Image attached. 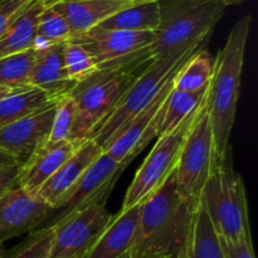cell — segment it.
<instances>
[{
    "label": "cell",
    "instance_id": "6da1fadb",
    "mask_svg": "<svg viewBox=\"0 0 258 258\" xmlns=\"http://www.w3.org/2000/svg\"><path fill=\"white\" fill-rule=\"evenodd\" d=\"M196 209L178 193L173 171L158 190L141 202L131 258L185 256Z\"/></svg>",
    "mask_w": 258,
    "mask_h": 258
},
{
    "label": "cell",
    "instance_id": "7a4b0ae2",
    "mask_svg": "<svg viewBox=\"0 0 258 258\" xmlns=\"http://www.w3.org/2000/svg\"><path fill=\"white\" fill-rule=\"evenodd\" d=\"M251 25V15L241 18L232 28L226 44L216 58L213 77L207 92V111L213 133V164L224 163L229 156V138L236 120Z\"/></svg>",
    "mask_w": 258,
    "mask_h": 258
},
{
    "label": "cell",
    "instance_id": "3957f363",
    "mask_svg": "<svg viewBox=\"0 0 258 258\" xmlns=\"http://www.w3.org/2000/svg\"><path fill=\"white\" fill-rule=\"evenodd\" d=\"M159 5L160 23L150 47L153 60L204 47L227 8L217 0H159Z\"/></svg>",
    "mask_w": 258,
    "mask_h": 258
},
{
    "label": "cell",
    "instance_id": "277c9868",
    "mask_svg": "<svg viewBox=\"0 0 258 258\" xmlns=\"http://www.w3.org/2000/svg\"><path fill=\"white\" fill-rule=\"evenodd\" d=\"M198 206L206 212L219 238L231 242L252 239L246 188L229 158L212 165Z\"/></svg>",
    "mask_w": 258,
    "mask_h": 258
},
{
    "label": "cell",
    "instance_id": "5b68a950",
    "mask_svg": "<svg viewBox=\"0 0 258 258\" xmlns=\"http://www.w3.org/2000/svg\"><path fill=\"white\" fill-rule=\"evenodd\" d=\"M144 68L97 70L76 83L70 93L76 112L68 141L77 149L86 143L92 131L112 112Z\"/></svg>",
    "mask_w": 258,
    "mask_h": 258
},
{
    "label": "cell",
    "instance_id": "8992f818",
    "mask_svg": "<svg viewBox=\"0 0 258 258\" xmlns=\"http://www.w3.org/2000/svg\"><path fill=\"white\" fill-rule=\"evenodd\" d=\"M206 47V45H204ZM201 48L188 50L171 57L154 59L141 71L122 96L112 112L92 131L88 140H93L101 149H105L111 139L144 108L148 107L159 95L164 86L175 76L181 66Z\"/></svg>",
    "mask_w": 258,
    "mask_h": 258
},
{
    "label": "cell",
    "instance_id": "52a82bcc",
    "mask_svg": "<svg viewBox=\"0 0 258 258\" xmlns=\"http://www.w3.org/2000/svg\"><path fill=\"white\" fill-rule=\"evenodd\" d=\"M70 40L82 45L97 70H141L151 62L153 32L107 30L95 27Z\"/></svg>",
    "mask_w": 258,
    "mask_h": 258
},
{
    "label": "cell",
    "instance_id": "ba28073f",
    "mask_svg": "<svg viewBox=\"0 0 258 258\" xmlns=\"http://www.w3.org/2000/svg\"><path fill=\"white\" fill-rule=\"evenodd\" d=\"M213 164V133L207 111V96L185 136L178 164L175 183L178 193L194 209Z\"/></svg>",
    "mask_w": 258,
    "mask_h": 258
},
{
    "label": "cell",
    "instance_id": "9c48e42d",
    "mask_svg": "<svg viewBox=\"0 0 258 258\" xmlns=\"http://www.w3.org/2000/svg\"><path fill=\"white\" fill-rule=\"evenodd\" d=\"M199 107L173 131L159 136L153 150L136 171L135 178L126 191L121 209L131 208L145 201L150 194L158 190L175 170L181 146Z\"/></svg>",
    "mask_w": 258,
    "mask_h": 258
},
{
    "label": "cell",
    "instance_id": "30bf717a",
    "mask_svg": "<svg viewBox=\"0 0 258 258\" xmlns=\"http://www.w3.org/2000/svg\"><path fill=\"white\" fill-rule=\"evenodd\" d=\"M106 202H96L76 212L53 229L48 258H82L112 221Z\"/></svg>",
    "mask_w": 258,
    "mask_h": 258
},
{
    "label": "cell",
    "instance_id": "8fae6325",
    "mask_svg": "<svg viewBox=\"0 0 258 258\" xmlns=\"http://www.w3.org/2000/svg\"><path fill=\"white\" fill-rule=\"evenodd\" d=\"M128 164L117 163L108 154L103 153L93 161L80 180L66 194L64 198L53 209L52 216L43 228H49L64 221L76 212L96 202H106L117 181L118 176Z\"/></svg>",
    "mask_w": 258,
    "mask_h": 258
},
{
    "label": "cell",
    "instance_id": "7c38bea8",
    "mask_svg": "<svg viewBox=\"0 0 258 258\" xmlns=\"http://www.w3.org/2000/svg\"><path fill=\"white\" fill-rule=\"evenodd\" d=\"M173 78L164 86L163 90L148 107L128 121L111 139L110 143L102 150L103 153L108 154L117 163L130 164L131 160L140 154L153 139L158 138L161 113L168 95L173 88Z\"/></svg>",
    "mask_w": 258,
    "mask_h": 258
},
{
    "label": "cell",
    "instance_id": "4fadbf2b",
    "mask_svg": "<svg viewBox=\"0 0 258 258\" xmlns=\"http://www.w3.org/2000/svg\"><path fill=\"white\" fill-rule=\"evenodd\" d=\"M53 208L38 196L14 186L0 197V241L43 229Z\"/></svg>",
    "mask_w": 258,
    "mask_h": 258
},
{
    "label": "cell",
    "instance_id": "5bb4252c",
    "mask_svg": "<svg viewBox=\"0 0 258 258\" xmlns=\"http://www.w3.org/2000/svg\"><path fill=\"white\" fill-rule=\"evenodd\" d=\"M55 102L32 115L0 126V150L14 156L19 163H24L49 136Z\"/></svg>",
    "mask_w": 258,
    "mask_h": 258
},
{
    "label": "cell",
    "instance_id": "9a60e30c",
    "mask_svg": "<svg viewBox=\"0 0 258 258\" xmlns=\"http://www.w3.org/2000/svg\"><path fill=\"white\" fill-rule=\"evenodd\" d=\"M76 150L77 148L68 140L55 144L45 140L30 154L24 163H22L18 186L33 196H37L43 184L75 154Z\"/></svg>",
    "mask_w": 258,
    "mask_h": 258
},
{
    "label": "cell",
    "instance_id": "2e32d148",
    "mask_svg": "<svg viewBox=\"0 0 258 258\" xmlns=\"http://www.w3.org/2000/svg\"><path fill=\"white\" fill-rule=\"evenodd\" d=\"M101 154L102 149L93 140L83 143L75 154L43 184L37 196L54 209Z\"/></svg>",
    "mask_w": 258,
    "mask_h": 258
},
{
    "label": "cell",
    "instance_id": "e0dca14e",
    "mask_svg": "<svg viewBox=\"0 0 258 258\" xmlns=\"http://www.w3.org/2000/svg\"><path fill=\"white\" fill-rule=\"evenodd\" d=\"M141 204V203H140ZM140 204L121 209L82 258H131Z\"/></svg>",
    "mask_w": 258,
    "mask_h": 258
},
{
    "label": "cell",
    "instance_id": "ac0fdd59",
    "mask_svg": "<svg viewBox=\"0 0 258 258\" xmlns=\"http://www.w3.org/2000/svg\"><path fill=\"white\" fill-rule=\"evenodd\" d=\"M64 44V43H63ZM63 44L35 53V60L29 76V86L45 91L54 100L70 95L76 86L70 77L63 59Z\"/></svg>",
    "mask_w": 258,
    "mask_h": 258
},
{
    "label": "cell",
    "instance_id": "d6986e66",
    "mask_svg": "<svg viewBox=\"0 0 258 258\" xmlns=\"http://www.w3.org/2000/svg\"><path fill=\"white\" fill-rule=\"evenodd\" d=\"M133 5L115 0H64L53 5L70 27L72 37L88 32L92 28Z\"/></svg>",
    "mask_w": 258,
    "mask_h": 258
},
{
    "label": "cell",
    "instance_id": "ffe728a7",
    "mask_svg": "<svg viewBox=\"0 0 258 258\" xmlns=\"http://www.w3.org/2000/svg\"><path fill=\"white\" fill-rule=\"evenodd\" d=\"M44 9L42 0H34L0 38V58L9 57L32 49L37 32L38 18Z\"/></svg>",
    "mask_w": 258,
    "mask_h": 258
},
{
    "label": "cell",
    "instance_id": "44dd1931",
    "mask_svg": "<svg viewBox=\"0 0 258 258\" xmlns=\"http://www.w3.org/2000/svg\"><path fill=\"white\" fill-rule=\"evenodd\" d=\"M55 101L45 91L33 86L12 90L0 100V126L32 115Z\"/></svg>",
    "mask_w": 258,
    "mask_h": 258
},
{
    "label": "cell",
    "instance_id": "7402d4cb",
    "mask_svg": "<svg viewBox=\"0 0 258 258\" xmlns=\"http://www.w3.org/2000/svg\"><path fill=\"white\" fill-rule=\"evenodd\" d=\"M160 23L159 2H146L133 4L121 12L111 15L97 27L107 30L127 32H155Z\"/></svg>",
    "mask_w": 258,
    "mask_h": 258
},
{
    "label": "cell",
    "instance_id": "603a6c76",
    "mask_svg": "<svg viewBox=\"0 0 258 258\" xmlns=\"http://www.w3.org/2000/svg\"><path fill=\"white\" fill-rule=\"evenodd\" d=\"M216 59L206 48L197 50L180 67L173 78L174 90L181 92H198L209 87L214 73Z\"/></svg>",
    "mask_w": 258,
    "mask_h": 258
},
{
    "label": "cell",
    "instance_id": "cb8c5ba5",
    "mask_svg": "<svg viewBox=\"0 0 258 258\" xmlns=\"http://www.w3.org/2000/svg\"><path fill=\"white\" fill-rule=\"evenodd\" d=\"M184 258H224L219 237L201 206L194 211L193 226Z\"/></svg>",
    "mask_w": 258,
    "mask_h": 258
},
{
    "label": "cell",
    "instance_id": "d4e9b609",
    "mask_svg": "<svg viewBox=\"0 0 258 258\" xmlns=\"http://www.w3.org/2000/svg\"><path fill=\"white\" fill-rule=\"evenodd\" d=\"M207 92H208V88L198 91V92H181V91L171 88L164 105L163 113H161L158 138L173 131L189 115H191L203 102Z\"/></svg>",
    "mask_w": 258,
    "mask_h": 258
},
{
    "label": "cell",
    "instance_id": "484cf974",
    "mask_svg": "<svg viewBox=\"0 0 258 258\" xmlns=\"http://www.w3.org/2000/svg\"><path fill=\"white\" fill-rule=\"evenodd\" d=\"M35 60L34 50L0 58V87L8 90L29 86V76Z\"/></svg>",
    "mask_w": 258,
    "mask_h": 258
},
{
    "label": "cell",
    "instance_id": "4316f807",
    "mask_svg": "<svg viewBox=\"0 0 258 258\" xmlns=\"http://www.w3.org/2000/svg\"><path fill=\"white\" fill-rule=\"evenodd\" d=\"M35 35L42 37L52 45L63 44L72 38V33L66 19L53 7L42 10L38 18Z\"/></svg>",
    "mask_w": 258,
    "mask_h": 258
},
{
    "label": "cell",
    "instance_id": "83f0119b",
    "mask_svg": "<svg viewBox=\"0 0 258 258\" xmlns=\"http://www.w3.org/2000/svg\"><path fill=\"white\" fill-rule=\"evenodd\" d=\"M63 59L68 75L75 82H80L97 71V66L90 53L73 40H68L63 44Z\"/></svg>",
    "mask_w": 258,
    "mask_h": 258
},
{
    "label": "cell",
    "instance_id": "f1b7e54d",
    "mask_svg": "<svg viewBox=\"0 0 258 258\" xmlns=\"http://www.w3.org/2000/svg\"><path fill=\"white\" fill-rule=\"evenodd\" d=\"M75 102L70 95L59 97L54 106V116H53L52 127H50L48 143H62L70 139L75 121Z\"/></svg>",
    "mask_w": 258,
    "mask_h": 258
},
{
    "label": "cell",
    "instance_id": "f546056e",
    "mask_svg": "<svg viewBox=\"0 0 258 258\" xmlns=\"http://www.w3.org/2000/svg\"><path fill=\"white\" fill-rule=\"evenodd\" d=\"M53 239V229L43 228L33 232L27 241L18 244L0 258H48Z\"/></svg>",
    "mask_w": 258,
    "mask_h": 258
},
{
    "label": "cell",
    "instance_id": "4dcf8cb0",
    "mask_svg": "<svg viewBox=\"0 0 258 258\" xmlns=\"http://www.w3.org/2000/svg\"><path fill=\"white\" fill-rule=\"evenodd\" d=\"M34 0H0V38Z\"/></svg>",
    "mask_w": 258,
    "mask_h": 258
},
{
    "label": "cell",
    "instance_id": "1f68e13d",
    "mask_svg": "<svg viewBox=\"0 0 258 258\" xmlns=\"http://www.w3.org/2000/svg\"><path fill=\"white\" fill-rule=\"evenodd\" d=\"M219 241H221L222 248H223L224 258H256L254 257L252 239L231 242L219 238Z\"/></svg>",
    "mask_w": 258,
    "mask_h": 258
},
{
    "label": "cell",
    "instance_id": "d6a6232c",
    "mask_svg": "<svg viewBox=\"0 0 258 258\" xmlns=\"http://www.w3.org/2000/svg\"><path fill=\"white\" fill-rule=\"evenodd\" d=\"M20 166H22V163H15L0 168V197L18 185Z\"/></svg>",
    "mask_w": 258,
    "mask_h": 258
},
{
    "label": "cell",
    "instance_id": "836d02e7",
    "mask_svg": "<svg viewBox=\"0 0 258 258\" xmlns=\"http://www.w3.org/2000/svg\"><path fill=\"white\" fill-rule=\"evenodd\" d=\"M15 163H19V161H18L14 156L9 155V154L5 153V151L0 150V168H2V166L12 165V164Z\"/></svg>",
    "mask_w": 258,
    "mask_h": 258
},
{
    "label": "cell",
    "instance_id": "e575fe53",
    "mask_svg": "<svg viewBox=\"0 0 258 258\" xmlns=\"http://www.w3.org/2000/svg\"><path fill=\"white\" fill-rule=\"evenodd\" d=\"M217 2L222 3V4H223L224 7H229V5H238V4H241V3L244 2V0H217Z\"/></svg>",
    "mask_w": 258,
    "mask_h": 258
},
{
    "label": "cell",
    "instance_id": "d590c367",
    "mask_svg": "<svg viewBox=\"0 0 258 258\" xmlns=\"http://www.w3.org/2000/svg\"><path fill=\"white\" fill-rule=\"evenodd\" d=\"M60 2H64V0H42L43 5H44V8H49V7H53V5L58 4V3Z\"/></svg>",
    "mask_w": 258,
    "mask_h": 258
},
{
    "label": "cell",
    "instance_id": "8d00e7d4",
    "mask_svg": "<svg viewBox=\"0 0 258 258\" xmlns=\"http://www.w3.org/2000/svg\"><path fill=\"white\" fill-rule=\"evenodd\" d=\"M115 2H122V3H131V4H139V3L159 2V0H115Z\"/></svg>",
    "mask_w": 258,
    "mask_h": 258
},
{
    "label": "cell",
    "instance_id": "74e56055",
    "mask_svg": "<svg viewBox=\"0 0 258 258\" xmlns=\"http://www.w3.org/2000/svg\"><path fill=\"white\" fill-rule=\"evenodd\" d=\"M10 91H12V90H8V88H3V87H0V100H2V98L4 97V96L7 95L8 92H10Z\"/></svg>",
    "mask_w": 258,
    "mask_h": 258
},
{
    "label": "cell",
    "instance_id": "f35d334b",
    "mask_svg": "<svg viewBox=\"0 0 258 258\" xmlns=\"http://www.w3.org/2000/svg\"><path fill=\"white\" fill-rule=\"evenodd\" d=\"M3 254H4V249H3V242L0 241V257H2Z\"/></svg>",
    "mask_w": 258,
    "mask_h": 258
},
{
    "label": "cell",
    "instance_id": "ab89813d",
    "mask_svg": "<svg viewBox=\"0 0 258 258\" xmlns=\"http://www.w3.org/2000/svg\"><path fill=\"white\" fill-rule=\"evenodd\" d=\"M168 258H184V257H168Z\"/></svg>",
    "mask_w": 258,
    "mask_h": 258
}]
</instances>
